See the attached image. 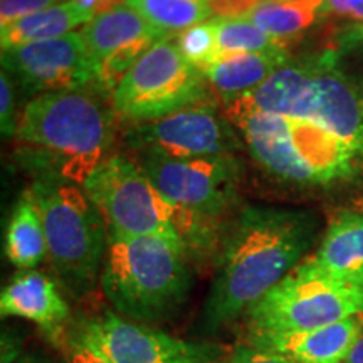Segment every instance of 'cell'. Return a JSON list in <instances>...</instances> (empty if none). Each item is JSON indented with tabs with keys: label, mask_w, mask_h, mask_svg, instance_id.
I'll list each match as a JSON object with an SVG mask.
<instances>
[{
	"label": "cell",
	"mask_w": 363,
	"mask_h": 363,
	"mask_svg": "<svg viewBox=\"0 0 363 363\" xmlns=\"http://www.w3.org/2000/svg\"><path fill=\"white\" fill-rule=\"evenodd\" d=\"M315 110L311 121L323 125L355 152L363 150V93L340 66L335 52L313 61Z\"/></svg>",
	"instance_id": "obj_14"
},
{
	"label": "cell",
	"mask_w": 363,
	"mask_h": 363,
	"mask_svg": "<svg viewBox=\"0 0 363 363\" xmlns=\"http://www.w3.org/2000/svg\"><path fill=\"white\" fill-rule=\"evenodd\" d=\"M0 313L38 325L52 342L62 337L69 320V306L56 283L38 271H24L13 278L0 294Z\"/></svg>",
	"instance_id": "obj_16"
},
{
	"label": "cell",
	"mask_w": 363,
	"mask_h": 363,
	"mask_svg": "<svg viewBox=\"0 0 363 363\" xmlns=\"http://www.w3.org/2000/svg\"><path fill=\"white\" fill-rule=\"evenodd\" d=\"M67 0H0V27Z\"/></svg>",
	"instance_id": "obj_26"
},
{
	"label": "cell",
	"mask_w": 363,
	"mask_h": 363,
	"mask_svg": "<svg viewBox=\"0 0 363 363\" xmlns=\"http://www.w3.org/2000/svg\"><path fill=\"white\" fill-rule=\"evenodd\" d=\"M140 167L163 197L207 219H214L229 207L239 170L233 155L182 160L145 155Z\"/></svg>",
	"instance_id": "obj_10"
},
{
	"label": "cell",
	"mask_w": 363,
	"mask_h": 363,
	"mask_svg": "<svg viewBox=\"0 0 363 363\" xmlns=\"http://www.w3.org/2000/svg\"><path fill=\"white\" fill-rule=\"evenodd\" d=\"M202 71L182 56L170 38L148 49L113 91L116 115L135 123H148L207 98Z\"/></svg>",
	"instance_id": "obj_7"
},
{
	"label": "cell",
	"mask_w": 363,
	"mask_h": 363,
	"mask_svg": "<svg viewBox=\"0 0 363 363\" xmlns=\"http://www.w3.org/2000/svg\"><path fill=\"white\" fill-rule=\"evenodd\" d=\"M316 230V219L306 212L244 208L222 249L203 310L207 328L219 330L246 316L299 264Z\"/></svg>",
	"instance_id": "obj_1"
},
{
	"label": "cell",
	"mask_w": 363,
	"mask_h": 363,
	"mask_svg": "<svg viewBox=\"0 0 363 363\" xmlns=\"http://www.w3.org/2000/svg\"><path fill=\"white\" fill-rule=\"evenodd\" d=\"M43 217L48 259L74 294L93 289L108 249V227L83 187L59 179L35 182L29 190Z\"/></svg>",
	"instance_id": "obj_6"
},
{
	"label": "cell",
	"mask_w": 363,
	"mask_h": 363,
	"mask_svg": "<svg viewBox=\"0 0 363 363\" xmlns=\"http://www.w3.org/2000/svg\"><path fill=\"white\" fill-rule=\"evenodd\" d=\"M150 24L169 35L212 19L207 0H123Z\"/></svg>",
	"instance_id": "obj_22"
},
{
	"label": "cell",
	"mask_w": 363,
	"mask_h": 363,
	"mask_svg": "<svg viewBox=\"0 0 363 363\" xmlns=\"http://www.w3.org/2000/svg\"><path fill=\"white\" fill-rule=\"evenodd\" d=\"M79 335L111 363H217L220 347L189 342L115 311L84 321Z\"/></svg>",
	"instance_id": "obj_9"
},
{
	"label": "cell",
	"mask_w": 363,
	"mask_h": 363,
	"mask_svg": "<svg viewBox=\"0 0 363 363\" xmlns=\"http://www.w3.org/2000/svg\"><path fill=\"white\" fill-rule=\"evenodd\" d=\"M83 189L101 212L108 238L160 235L180 242L185 251L211 244L212 219L172 203L130 158L106 157Z\"/></svg>",
	"instance_id": "obj_4"
},
{
	"label": "cell",
	"mask_w": 363,
	"mask_h": 363,
	"mask_svg": "<svg viewBox=\"0 0 363 363\" xmlns=\"http://www.w3.org/2000/svg\"><path fill=\"white\" fill-rule=\"evenodd\" d=\"M325 13L363 22V0H325Z\"/></svg>",
	"instance_id": "obj_29"
},
{
	"label": "cell",
	"mask_w": 363,
	"mask_h": 363,
	"mask_svg": "<svg viewBox=\"0 0 363 363\" xmlns=\"http://www.w3.org/2000/svg\"><path fill=\"white\" fill-rule=\"evenodd\" d=\"M72 2L79 4L81 7L89 11L91 13H94V16H99V13L108 12L111 11V9L118 7L120 4H125L123 0H72Z\"/></svg>",
	"instance_id": "obj_30"
},
{
	"label": "cell",
	"mask_w": 363,
	"mask_h": 363,
	"mask_svg": "<svg viewBox=\"0 0 363 363\" xmlns=\"http://www.w3.org/2000/svg\"><path fill=\"white\" fill-rule=\"evenodd\" d=\"M79 33L88 49L93 81L104 91H115L148 49L170 38L126 4L99 13Z\"/></svg>",
	"instance_id": "obj_12"
},
{
	"label": "cell",
	"mask_w": 363,
	"mask_h": 363,
	"mask_svg": "<svg viewBox=\"0 0 363 363\" xmlns=\"http://www.w3.org/2000/svg\"><path fill=\"white\" fill-rule=\"evenodd\" d=\"M66 348L69 363H111L96 347L86 342L79 333L67 340Z\"/></svg>",
	"instance_id": "obj_28"
},
{
	"label": "cell",
	"mask_w": 363,
	"mask_h": 363,
	"mask_svg": "<svg viewBox=\"0 0 363 363\" xmlns=\"http://www.w3.org/2000/svg\"><path fill=\"white\" fill-rule=\"evenodd\" d=\"M185 247L160 235L108 238L101 288L118 315L148 323L170 316L187 296Z\"/></svg>",
	"instance_id": "obj_3"
},
{
	"label": "cell",
	"mask_w": 363,
	"mask_h": 363,
	"mask_svg": "<svg viewBox=\"0 0 363 363\" xmlns=\"http://www.w3.org/2000/svg\"><path fill=\"white\" fill-rule=\"evenodd\" d=\"M323 13L325 0H262L246 17L284 43L315 26Z\"/></svg>",
	"instance_id": "obj_21"
},
{
	"label": "cell",
	"mask_w": 363,
	"mask_h": 363,
	"mask_svg": "<svg viewBox=\"0 0 363 363\" xmlns=\"http://www.w3.org/2000/svg\"><path fill=\"white\" fill-rule=\"evenodd\" d=\"M288 61L286 51L230 54L202 69V74L225 103H229L251 93Z\"/></svg>",
	"instance_id": "obj_18"
},
{
	"label": "cell",
	"mask_w": 363,
	"mask_h": 363,
	"mask_svg": "<svg viewBox=\"0 0 363 363\" xmlns=\"http://www.w3.org/2000/svg\"><path fill=\"white\" fill-rule=\"evenodd\" d=\"M174 40L182 56L201 71L222 57L212 19L189 27L184 33L177 34Z\"/></svg>",
	"instance_id": "obj_24"
},
{
	"label": "cell",
	"mask_w": 363,
	"mask_h": 363,
	"mask_svg": "<svg viewBox=\"0 0 363 363\" xmlns=\"http://www.w3.org/2000/svg\"><path fill=\"white\" fill-rule=\"evenodd\" d=\"M220 56L254 52H283L286 44L257 27L246 16L212 17Z\"/></svg>",
	"instance_id": "obj_23"
},
{
	"label": "cell",
	"mask_w": 363,
	"mask_h": 363,
	"mask_svg": "<svg viewBox=\"0 0 363 363\" xmlns=\"http://www.w3.org/2000/svg\"><path fill=\"white\" fill-rule=\"evenodd\" d=\"M227 120L239 130L254 160L281 179L326 184L352 170L355 150L316 121L262 113Z\"/></svg>",
	"instance_id": "obj_5"
},
{
	"label": "cell",
	"mask_w": 363,
	"mask_h": 363,
	"mask_svg": "<svg viewBox=\"0 0 363 363\" xmlns=\"http://www.w3.org/2000/svg\"><path fill=\"white\" fill-rule=\"evenodd\" d=\"M225 363H296L291 358L279 355V353L264 350V348L252 347V345H242L230 353Z\"/></svg>",
	"instance_id": "obj_27"
},
{
	"label": "cell",
	"mask_w": 363,
	"mask_h": 363,
	"mask_svg": "<svg viewBox=\"0 0 363 363\" xmlns=\"http://www.w3.org/2000/svg\"><path fill=\"white\" fill-rule=\"evenodd\" d=\"M113 118L86 91H56L34 98L22 111L16 142L45 170L83 187L111 147Z\"/></svg>",
	"instance_id": "obj_2"
},
{
	"label": "cell",
	"mask_w": 363,
	"mask_h": 363,
	"mask_svg": "<svg viewBox=\"0 0 363 363\" xmlns=\"http://www.w3.org/2000/svg\"><path fill=\"white\" fill-rule=\"evenodd\" d=\"M363 316V288L321 274L306 259L247 313L249 331H303Z\"/></svg>",
	"instance_id": "obj_8"
},
{
	"label": "cell",
	"mask_w": 363,
	"mask_h": 363,
	"mask_svg": "<svg viewBox=\"0 0 363 363\" xmlns=\"http://www.w3.org/2000/svg\"><path fill=\"white\" fill-rule=\"evenodd\" d=\"M2 66L33 91H74L93 81L88 49L79 30L2 51Z\"/></svg>",
	"instance_id": "obj_13"
},
{
	"label": "cell",
	"mask_w": 363,
	"mask_h": 363,
	"mask_svg": "<svg viewBox=\"0 0 363 363\" xmlns=\"http://www.w3.org/2000/svg\"><path fill=\"white\" fill-rule=\"evenodd\" d=\"M9 363H45V362L38 360V358H34V357H17L16 360H12Z\"/></svg>",
	"instance_id": "obj_32"
},
{
	"label": "cell",
	"mask_w": 363,
	"mask_h": 363,
	"mask_svg": "<svg viewBox=\"0 0 363 363\" xmlns=\"http://www.w3.org/2000/svg\"><path fill=\"white\" fill-rule=\"evenodd\" d=\"M21 118L16 116V89L11 74L4 69L0 74V126L7 138L16 136Z\"/></svg>",
	"instance_id": "obj_25"
},
{
	"label": "cell",
	"mask_w": 363,
	"mask_h": 363,
	"mask_svg": "<svg viewBox=\"0 0 363 363\" xmlns=\"http://www.w3.org/2000/svg\"><path fill=\"white\" fill-rule=\"evenodd\" d=\"M6 256L21 269H33L48 256V239L43 217L29 192L13 208L6 234Z\"/></svg>",
	"instance_id": "obj_20"
},
{
	"label": "cell",
	"mask_w": 363,
	"mask_h": 363,
	"mask_svg": "<svg viewBox=\"0 0 363 363\" xmlns=\"http://www.w3.org/2000/svg\"><path fill=\"white\" fill-rule=\"evenodd\" d=\"M310 266L321 274L363 288V214L345 211L331 220Z\"/></svg>",
	"instance_id": "obj_17"
},
{
	"label": "cell",
	"mask_w": 363,
	"mask_h": 363,
	"mask_svg": "<svg viewBox=\"0 0 363 363\" xmlns=\"http://www.w3.org/2000/svg\"><path fill=\"white\" fill-rule=\"evenodd\" d=\"M343 363H363V326L360 333H358L355 343H353L350 353H348L347 360Z\"/></svg>",
	"instance_id": "obj_31"
},
{
	"label": "cell",
	"mask_w": 363,
	"mask_h": 363,
	"mask_svg": "<svg viewBox=\"0 0 363 363\" xmlns=\"http://www.w3.org/2000/svg\"><path fill=\"white\" fill-rule=\"evenodd\" d=\"M363 326V316L303 331H249V345L296 363H343Z\"/></svg>",
	"instance_id": "obj_15"
},
{
	"label": "cell",
	"mask_w": 363,
	"mask_h": 363,
	"mask_svg": "<svg viewBox=\"0 0 363 363\" xmlns=\"http://www.w3.org/2000/svg\"><path fill=\"white\" fill-rule=\"evenodd\" d=\"M130 143L145 155L167 158L230 157L238 148V136L225 118L207 104L185 108L174 115L136 123Z\"/></svg>",
	"instance_id": "obj_11"
},
{
	"label": "cell",
	"mask_w": 363,
	"mask_h": 363,
	"mask_svg": "<svg viewBox=\"0 0 363 363\" xmlns=\"http://www.w3.org/2000/svg\"><path fill=\"white\" fill-rule=\"evenodd\" d=\"M94 17V13L86 11L79 4L67 0L0 27V45L2 51H9L39 40L61 38L76 33L78 27L83 29Z\"/></svg>",
	"instance_id": "obj_19"
}]
</instances>
